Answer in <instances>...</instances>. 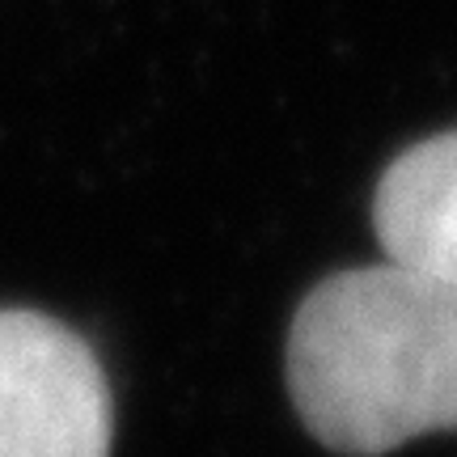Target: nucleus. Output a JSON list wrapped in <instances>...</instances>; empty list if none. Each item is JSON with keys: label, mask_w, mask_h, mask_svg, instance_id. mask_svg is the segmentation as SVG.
<instances>
[{"label": "nucleus", "mask_w": 457, "mask_h": 457, "mask_svg": "<svg viewBox=\"0 0 457 457\" xmlns=\"http://www.w3.org/2000/svg\"><path fill=\"white\" fill-rule=\"evenodd\" d=\"M288 390L335 453L457 432V284L398 262L327 276L288 330Z\"/></svg>", "instance_id": "f257e3e1"}, {"label": "nucleus", "mask_w": 457, "mask_h": 457, "mask_svg": "<svg viewBox=\"0 0 457 457\" xmlns=\"http://www.w3.org/2000/svg\"><path fill=\"white\" fill-rule=\"evenodd\" d=\"M111 386L94 347L34 310H0V457H111Z\"/></svg>", "instance_id": "f03ea898"}, {"label": "nucleus", "mask_w": 457, "mask_h": 457, "mask_svg": "<svg viewBox=\"0 0 457 457\" xmlns=\"http://www.w3.org/2000/svg\"><path fill=\"white\" fill-rule=\"evenodd\" d=\"M373 228L390 262L457 284V131L394 157L377 182Z\"/></svg>", "instance_id": "7ed1b4c3"}]
</instances>
